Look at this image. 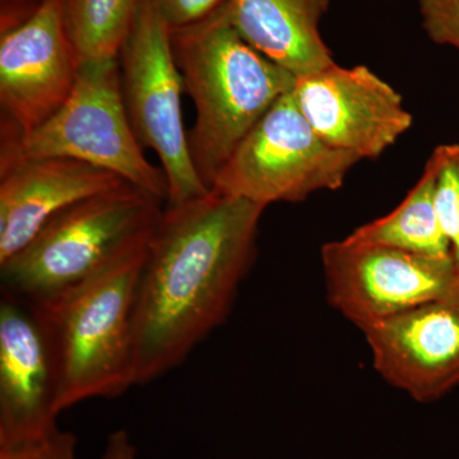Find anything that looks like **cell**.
I'll return each instance as SVG.
<instances>
[{
	"label": "cell",
	"instance_id": "6da1fadb",
	"mask_svg": "<svg viewBox=\"0 0 459 459\" xmlns=\"http://www.w3.org/2000/svg\"><path fill=\"white\" fill-rule=\"evenodd\" d=\"M264 210L214 190L165 205L148 243L135 299V385L179 367L228 318L255 258Z\"/></svg>",
	"mask_w": 459,
	"mask_h": 459
},
{
	"label": "cell",
	"instance_id": "7a4b0ae2",
	"mask_svg": "<svg viewBox=\"0 0 459 459\" xmlns=\"http://www.w3.org/2000/svg\"><path fill=\"white\" fill-rule=\"evenodd\" d=\"M184 93L195 108L190 157L211 190L217 174L255 123L294 90L296 77L256 51L230 23L225 3L193 25L170 30Z\"/></svg>",
	"mask_w": 459,
	"mask_h": 459
},
{
	"label": "cell",
	"instance_id": "3957f363",
	"mask_svg": "<svg viewBox=\"0 0 459 459\" xmlns=\"http://www.w3.org/2000/svg\"><path fill=\"white\" fill-rule=\"evenodd\" d=\"M147 247L56 300L29 305L49 342L57 413L135 385L133 316Z\"/></svg>",
	"mask_w": 459,
	"mask_h": 459
},
{
	"label": "cell",
	"instance_id": "277c9868",
	"mask_svg": "<svg viewBox=\"0 0 459 459\" xmlns=\"http://www.w3.org/2000/svg\"><path fill=\"white\" fill-rule=\"evenodd\" d=\"M164 204L124 183L71 205L0 264L3 296L39 305L74 291L147 246Z\"/></svg>",
	"mask_w": 459,
	"mask_h": 459
},
{
	"label": "cell",
	"instance_id": "5b68a950",
	"mask_svg": "<svg viewBox=\"0 0 459 459\" xmlns=\"http://www.w3.org/2000/svg\"><path fill=\"white\" fill-rule=\"evenodd\" d=\"M39 157L98 166L165 204L168 199L164 171L148 161L133 131L117 56L82 63L65 104L31 131L2 132L0 165Z\"/></svg>",
	"mask_w": 459,
	"mask_h": 459
},
{
	"label": "cell",
	"instance_id": "8992f818",
	"mask_svg": "<svg viewBox=\"0 0 459 459\" xmlns=\"http://www.w3.org/2000/svg\"><path fill=\"white\" fill-rule=\"evenodd\" d=\"M360 160L325 143L301 114L291 91L238 144L211 190L263 207L298 204L318 190L341 188Z\"/></svg>",
	"mask_w": 459,
	"mask_h": 459
},
{
	"label": "cell",
	"instance_id": "52a82bcc",
	"mask_svg": "<svg viewBox=\"0 0 459 459\" xmlns=\"http://www.w3.org/2000/svg\"><path fill=\"white\" fill-rule=\"evenodd\" d=\"M117 62L133 131L142 148H150L159 157L168 180L165 205L204 197L211 190L190 157L181 110L183 78L172 53L170 29L151 0H141Z\"/></svg>",
	"mask_w": 459,
	"mask_h": 459
},
{
	"label": "cell",
	"instance_id": "ba28073f",
	"mask_svg": "<svg viewBox=\"0 0 459 459\" xmlns=\"http://www.w3.org/2000/svg\"><path fill=\"white\" fill-rule=\"evenodd\" d=\"M329 303L358 328L434 301H459L453 258L343 238L322 247Z\"/></svg>",
	"mask_w": 459,
	"mask_h": 459
},
{
	"label": "cell",
	"instance_id": "9c48e42d",
	"mask_svg": "<svg viewBox=\"0 0 459 459\" xmlns=\"http://www.w3.org/2000/svg\"><path fill=\"white\" fill-rule=\"evenodd\" d=\"M296 104L329 146L377 159L412 126L402 96L368 66L333 65L296 80Z\"/></svg>",
	"mask_w": 459,
	"mask_h": 459
},
{
	"label": "cell",
	"instance_id": "30bf717a",
	"mask_svg": "<svg viewBox=\"0 0 459 459\" xmlns=\"http://www.w3.org/2000/svg\"><path fill=\"white\" fill-rule=\"evenodd\" d=\"M80 68L60 0H48L26 22L0 33L2 132L31 131L56 113Z\"/></svg>",
	"mask_w": 459,
	"mask_h": 459
},
{
	"label": "cell",
	"instance_id": "8fae6325",
	"mask_svg": "<svg viewBox=\"0 0 459 459\" xmlns=\"http://www.w3.org/2000/svg\"><path fill=\"white\" fill-rule=\"evenodd\" d=\"M373 365L420 403L459 386V301H434L361 329Z\"/></svg>",
	"mask_w": 459,
	"mask_h": 459
},
{
	"label": "cell",
	"instance_id": "7c38bea8",
	"mask_svg": "<svg viewBox=\"0 0 459 459\" xmlns=\"http://www.w3.org/2000/svg\"><path fill=\"white\" fill-rule=\"evenodd\" d=\"M56 382L49 342L29 305L0 303V446L57 428Z\"/></svg>",
	"mask_w": 459,
	"mask_h": 459
},
{
	"label": "cell",
	"instance_id": "4fadbf2b",
	"mask_svg": "<svg viewBox=\"0 0 459 459\" xmlns=\"http://www.w3.org/2000/svg\"><path fill=\"white\" fill-rule=\"evenodd\" d=\"M128 183L114 172L63 157L0 165V264L23 249L56 214Z\"/></svg>",
	"mask_w": 459,
	"mask_h": 459
},
{
	"label": "cell",
	"instance_id": "5bb4252c",
	"mask_svg": "<svg viewBox=\"0 0 459 459\" xmlns=\"http://www.w3.org/2000/svg\"><path fill=\"white\" fill-rule=\"evenodd\" d=\"M329 0H226L230 23L296 80L336 65L319 32Z\"/></svg>",
	"mask_w": 459,
	"mask_h": 459
},
{
	"label": "cell",
	"instance_id": "9a60e30c",
	"mask_svg": "<svg viewBox=\"0 0 459 459\" xmlns=\"http://www.w3.org/2000/svg\"><path fill=\"white\" fill-rule=\"evenodd\" d=\"M355 243L394 247L433 258H453L434 204V168L427 162L416 186L386 216L362 225L347 237ZM455 259V258H453Z\"/></svg>",
	"mask_w": 459,
	"mask_h": 459
},
{
	"label": "cell",
	"instance_id": "2e32d148",
	"mask_svg": "<svg viewBox=\"0 0 459 459\" xmlns=\"http://www.w3.org/2000/svg\"><path fill=\"white\" fill-rule=\"evenodd\" d=\"M66 31L81 65L117 57L141 0H60Z\"/></svg>",
	"mask_w": 459,
	"mask_h": 459
},
{
	"label": "cell",
	"instance_id": "e0dca14e",
	"mask_svg": "<svg viewBox=\"0 0 459 459\" xmlns=\"http://www.w3.org/2000/svg\"><path fill=\"white\" fill-rule=\"evenodd\" d=\"M429 161L434 168V204L459 268V144H440Z\"/></svg>",
	"mask_w": 459,
	"mask_h": 459
},
{
	"label": "cell",
	"instance_id": "ac0fdd59",
	"mask_svg": "<svg viewBox=\"0 0 459 459\" xmlns=\"http://www.w3.org/2000/svg\"><path fill=\"white\" fill-rule=\"evenodd\" d=\"M75 446L74 434L56 428L25 442L0 446V459H77Z\"/></svg>",
	"mask_w": 459,
	"mask_h": 459
},
{
	"label": "cell",
	"instance_id": "d6986e66",
	"mask_svg": "<svg viewBox=\"0 0 459 459\" xmlns=\"http://www.w3.org/2000/svg\"><path fill=\"white\" fill-rule=\"evenodd\" d=\"M420 12L430 40L459 51V0H420Z\"/></svg>",
	"mask_w": 459,
	"mask_h": 459
},
{
	"label": "cell",
	"instance_id": "ffe728a7",
	"mask_svg": "<svg viewBox=\"0 0 459 459\" xmlns=\"http://www.w3.org/2000/svg\"><path fill=\"white\" fill-rule=\"evenodd\" d=\"M226 0H151L169 29H181L204 20Z\"/></svg>",
	"mask_w": 459,
	"mask_h": 459
},
{
	"label": "cell",
	"instance_id": "44dd1931",
	"mask_svg": "<svg viewBox=\"0 0 459 459\" xmlns=\"http://www.w3.org/2000/svg\"><path fill=\"white\" fill-rule=\"evenodd\" d=\"M48 0H0V33L7 32L40 11Z\"/></svg>",
	"mask_w": 459,
	"mask_h": 459
},
{
	"label": "cell",
	"instance_id": "7402d4cb",
	"mask_svg": "<svg viewBox=\"0 0 459 459\" xmlns=\"http://www.w3.org/2000/svg\"><path fill=\"white\" fill-rule=\"evenodd\" d=\"M101 459H137V451L129 434L117 430L108 435Z\"/></svg>",
	"mask_w": 459,
	"mask_h": 459
}]
</instances>
